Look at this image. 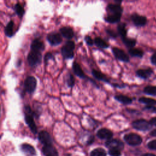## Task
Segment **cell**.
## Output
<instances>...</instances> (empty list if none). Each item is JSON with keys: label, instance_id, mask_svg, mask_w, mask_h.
<instances>
[{"label": "cell", "instance_id": "f546056e", "mask_svg": "<svg viewBox=\"0 0 156 156\" xmlns=\"http://www.w3.org/2000/svg\"><path fill=\"white\" fill-rule=\"evenodd\" d=\"M91 156H106L107 154L104 149L102 148H97L91 151Z\"/></svg>", "mask_w": 156, "mask_h": 156}, {"label": "cell", "instance_id": "4dcf8cb0", "mask_svg": "<svg viewBox=\"0 0 156 156\" xmlns=\"http://www.w3.org/2000/svg\"><path fill=\"white\" fill-rule=\"evenodd\" d=\"M15 11H16V13H17V15L20 17H22L24 13V10L23 6L21 5V4H20L19 2L16 3L15 5Z\"/></svg>", "mask_w": 156, "mask_h": 156}, {"label": "cell", "instance_id": "f1b7e54d", "mask_svg": "<svg viewBox=\"0 0 156 156\" xmlns=\"http://www.w3.org/2000/svg\"><path fill=\"white\" fill-rule=\"evenodd\" d=\"M94 43L96 46L101 48H107L108 47V44L101 38L96 37L94 39Z\"/></svg>", "mask_w": 156, "mask_h": 156}, {"label": "cell", "instance_id": "9a60e30c", "mask_svg": "<svg viewBox=\"0 0 156 156\" xmlns=\"http://www.w3.org/2000/svg\"><path fill=\"white\" fill-rule=\"evenodd\" d=\"M44 45L43 41H41L40 39L38 38H35L34 39L30 45V49L31 50L34 51H41L44 49Z\"/></svg>", "mask_w": 156, "mask_h": 156}, {"label": "cell", "instance_id": "83f0119b", "mask_svg": "<svg viewBox=\"0 0 156 156\" xmlns=\"http://www.w3.org/2000/svg\"><path fill=\"white\" fill-rule=\"evenodd\" d=\"M118 31L119 34L121 35V38L126 37L127 35V30L126 26L125 23H121L118 26Z\"/></svg>", "mask_w": 156, "mask_h": 156}, {"label": "cell", "instance_id": "5b68a950", "mask_svg": "<svg viewBox=\"0 0 156 156\" xmlns=\"http://www.w3.org/2000/svg\"><path fill=\"white\" fill-rule=\"evenodd\" d=\"M37 86V80L36 79L32 76L27 77V78L24 80V88L25 90L29 93H33Z\"/></svg>", "mask_w": 156, "mask_h": 156}, {"label": "cell", "instance_id": "1f68e13d", "mask_svg": "<svg viewBox=\"0 0 156 156\" xmlns=\"http://www.w3.org/2000/svg\"><path fill=\"white\" fill-rule=\"evenodd\" d=\"M108 154L110 156H121V151L118 149H109Z\"/></svg>", "mask_w": 156, "mask_h": 156}, {"label": "cell", "instance_id": "f35d334b", "mask_svg": "<svg viewBox=\"0 0 156 156\" xmlns=\"http://www.w3.org/2000/svg\"><path fill=\"white\" fill-rule=\"evenodd\" d=\"M106 32H107V33L109 35H110L111 37H116V34L114 32V31H113V30H110V29H107L106 30Z\"/></svg>", "mask_w": 156, "mask_h": 156}, {"label": "cell", "instance_id": "d6986e66", "mask_svg": "<svg viewBox=\"0 0 156 156\" xmlns=\"http://www.w3.org/2000/svg\"><path fill=\"white\" fill-rule=\"evenodd\" d=\"M73 71L74 72V73L79 77L84 78L85 77V75L83 70L82 69L80 66L76 62H74V63L73 64Z\"/></svg>", "mask_w": 156, "mask_h": 156}, {"label": "cell", "instance_id": "8d00e7d4", "mask_svg": "<svg viewBox=\"0 0 156 156\" xmlns=\"http://www.w3.org/2000/svg\"><path fill=\"white\" fill-rule=\"evenodd\" d=\"M85 41H86L87 44L88 45H93V40L89 35H86L85 37Z\"/></svg>", "mask_w": 156, "mask_h": 156}, {"label": "cell", "instance_id": "8fae6325", "mask_svg": "<svg viewBox=\"0 0 156 156\" xmlns=\"http://www.w3.org/2000/svg\"><path fill=\"white\" fill-rule=\"evenodd\" d=\"M154 70L151 68H147L146 69H139L136 71V74L138 77L143 79H147L153 74Z\"/></svg>", "mask_w": 156, "mask_h": 156}, {"label": "cell", "instance_id": "44dd1931", "mask_svg": "<svg viewBox=\"0 0 156 156\" xmlns=\"http://www.w3.org/2000/svg\"><path fill=\"white\" fill-rule=\"evenodd\" d=\"M129 54L132 57L142 58L144 55V52L140 48H131L129 49Z\"/></svg>", "mask_w": 156, "mask_h": 156}, {"label": "cell", "instance_id": "ac0fdd59", "mask_svg": "<svg viewBox=\"0 0 156 156\" xmlns=\"http://www.w3.org/2000/svg\"><path fill=\"white\" fill-rule=\"evenodd\" d=\"M22 151L28 155H34L35 154V150L33 146L29 144H23L21 146Z\"/></svg>", "mask_w": 156, "mask_h": 156}, {"label": "cell", "instance_id": "7402d4cb", "mask_svg": "<svg viewBox=\"0 0 156 156\" xmlns=\"http://www.w3.org/2000/svg\"><path fill=\"white\" fill-rule=\"evenodd\" d=\"M92 74L93 75V76L96 78L98 80H102L105 82H109V80L108 79V78L106 77V76L105 74H104L103 73H101L100 71L96 70V69H93L92 70Z\"/></svg>", "mask_w": 156, "mask_h": 156}, {"label": "cell", "instance_id": "cb8c5ba5", "mask_svg": "<svg viewBox=\"0 0 156 156\" xmlns=\"http://www.w3.org/2000/svg\"><path fill=\"white\" fill-rule=\"evenodd\" d=\"M138 101L140 103L144 104L146 105H156V99L151 98L141 97L138 99Z\"/></svg>", "mask_w": 156, "mask_h": 156}, {"label": "cell", "instance_id": "30bf717a", "mask_svg": "<svg viewBox=\"0 0 156 156\" xmlns=\"http://www.w3.org/2000/svg\"><path fill=\"white\" fill-rule=\"evenodd\" d=\"M47 40L51 45H57L60 44L62 38L58 33H51L47 35Z\"/></svg>", "mask_w": 156, "mask_h": 156}, {"label": "cell", "instance_id": "e575fe53", "mask_svg": "<svg viewBox=\"0 0 156 156\" xmlns=\"http://www.w3.org/2000/svg\"><path fill=\"white\" fill-rule=\"evenodd\" d=\"M147 147L151 150H156V140L149 141L147 144Z\"/></svg>", "mask_w": 156, "mask_h": 156}, {"label": "cell", "instance_id": "60d3db41", "mask_svg": "<svg viewBox=\"0 0 156 156\" xmlns=\"http://www.w3.org/2000/svg\"><path fill=\"white\" fill-rule=\"evenodd\" d=\"M150 135H151L152 136H156V129L152 130L150 132Z\"/></svg>", "mask_w": 156, "mask_h": 156}, {"label": "cell", "instance_id": "b9f144b4", "mask_svg": "<svg viewBox=\"0 0 156 156\" xmlns=\"http://www.w3.org/2000/svg\"><path fill=\"white\" fill-rule=\"evenodd\" d=\"M141 156H156L155 155L153 154H149V153H146V154H144L143 155H142Z\"/></svg>", "mask_w": 156, "mask_h": 156}, {"label": "cell", "instance_id": "6da1fadb", "mask_svg": "<svg viewBox=\"0 0 156 156\" xmlns=\"http://www.w3.org/2000/svg\"><path fill=\"white\" fill-rule=\"evenodd\" d=\"M75 48L74 42L68 41L62 48V54L65 59L72 58L74 57V49Z\"/></svg>", "mask_w": 156, "mask_h": 156}, {"label": "cell", "instance_id": "9c48e42d", "mask_svg": "<svg viewBox=\"0 0 156 156\" xmlns=\"http://www.w3.org/2000/svg\"><path fill=\"white\" fill-rule=\"evenodd\" d=\"M105 145L109 149L115 148V149H118L121 151V149H122L124 148L123 143L121 141L117 140V139H110V140H108L105 143Z\"/></svg>", "mask_w": 156, "mask_h": 156}, {"label": "cell", "instance_id": "8992f818", "mask_svg": "<svg viewBox=\"0 0 156 156\" xmlns=\"http://www.w3.org/2000/svg\"><path fill=\"white\" fill-rule=\"evenodd\" d=\"M131 20L133 24L136 26H144L146 24L147 20L146 16L138 15L137 13H133L131 16Z\"/></svg>", "mask_w": 156, "mask_h": 156}, {"label": "cell", "instance_id": "484cf974", "mask_svg": "<svg viewBox=\"0 0 156 156\" xmlns=\"http://www.w3.org/2000/svg\"><path fill=\"white\" fill-rule=\"evenodd\" d=\"M122 40L123 43L125 44V45L127 47L129 48L130 49L133 48L135 46V44L136 43V40L135 39L129 38L127 37L122 38Z\"/></svg>", "mask_w": 156, "mask_h": 156}, {"label": "cell", "instance_id": "2e32d148", "mask_svg": "<svg viewBox=\"0 0 156 156\" xmlns=\"http://www.w3.org/2000/svg\"><path fill=\"white\" fill-rule=\"evenodd\" d=\"M107 9L111 14H122V8L119 4H109Z\"/></svg>", "mask_w": 156, "mask_h": 156}, {"label": "cell", "instance_id": "4fadbf2b", "mask_svg": "<svg viewBox=\"0 0 156 156\" xmlns=\"http://www.w3.org/2000/svg\"><path fill=\"white\" fill-rule=\"evenodd\" d=\"M24 119H25V121H26V124H27V126H29V127L30 128V129L32 132V133H36L37 132V126L34 122V118L32 117V116L30 115L26 114Z\"/></svg>", "mask_w": 156, "mask_h": 156}, {"label": "cell", "instance_id": "7c38bea8", "mask_svg": "<svg viewBox=\"0 0 156 156\" xmlns=\"http://www.w3.org/2000/svg\"><path fill=\"white\" fill-rule=\"evenodd\" d=\"M96 135L98 137L101 139H105L108 140H110L113 136L112 132H111L110 130L105 128H102L99 129Z\"/></svg>", "mask_w": 156, "mask_h": 156}, {"label": "cell", "instance_id": "836d02e7", "mask_svg": "<svg viewBox=\"0 0 156 156\" xmlns=\"http://www.w3.org/2000/svg\"><path fill=\"white\" fill-rule=\"evenodd\" d=\"M67 83L69 87H73L74 85V76L71 74L69 75V77L68 78Z\"/></svg>", "mask_w": 156, "mask_h": 156}, {"label": "cell", "instance_id": "e0dca14e", "mask_svg": "<svg viewBox=\"0 0 156 156\" xmlns=\"http://www.w3.org/2000/svg\"><path fill=\"white\" fill-rule=\"evenodd\" d=\"M60 32L62 35L67 39H70L74 36V31L70 27H63L60 29Z\"/></svg>", "mask_w": 156, "mask_h": 156}, {"label": "cell", "instance_id": "d590c367", "mask_svg": "<svg viewBox=\"0 0 156 156\" xmlns=\"http://www.w3.org/2000/svg\"><path fill=\"white\" fill-rule=\"evenodd\" d=\"M54 58V56L52 55V54L51 52H47L45 55H44V62L45 63H47L48 61L50 59H53Z\"/></svg>", "mask_w": 156, "mask_h": 156}, {"label": "cell", "instance_id": "ab89813d", "mask_svg": "<svg viewBox=\"0 0 156 156\" xmlns=\"http://www.w3.org/2000/svg\"><path fill=\"white\" fill-rule=\"evenodd\" d=\"M149 122L152 124V126H156V117H153L149 120Z\"/></svg>", "mask_w": 156, "mask_h": 156}, {"label": "cell", "instance_id": "603a6c76", "mask_svg": "<svg viewBox=\"0 0 156 156\" xmlns=\"http://www.w3.org/2000/svg\"><path fill=\"white\" fill-rule=\"evenodd\" d=\"M121 14H110L105 18V21L110 23H115L120 21Z\"/></svg>", "mask_w": 156, "mask_h": 156}, {"label": "cell", "instance_id": "52a82bcc", "mask_svg": "<svg viewBox=\"0 0 156 156\" xmlns=\"http://www.w3.org/2000/svg\"><path fill=\"white\" fill-rule=\"evenodd\" d=\"M112 52L115 55V57L124 62H129V57L128 55L122 49L118 48H113L112 49Z\"/></svg>", "mask_w": 156, "mask_h": 156}, {"label": "cell", "instance_id": "3957f363", "mask_svg": "<svg viewBox=\"0 0 156 156\" xmlns=\"http://www.w3.org/2000/svg\"><path fill=\"white\" fill-rule=\"evenodd\" d=\"M27 62L30 66H35L40 63L41 54L40 51L30 50L27 55Z\"/></svg>", "mask_w": 156, "mask_h": 156}, {"label": "cell", "instance_id": "74e56055", "mask_svg": "<svg viewBox=\"0 0 156 156\" xmlns=\"http://www.w3.org/2000/svg\"><path fill=\"white\" fill-rule=\"evenodd\" d=\"M151 62L153 65H155L156 66V52L153 54L151 57Z\"/></svg>", "mask_w": 156, "mask_h": 156}, {"label": "cell", "instance_id": "ffe728a7", "mask_svg": "<svg viewBox=\"0 0 156 156\" xmlns=\"http://www.w3.org/2000/svg\"><path fill=\"white\" fill-rule=\"evenodd\" d=\"M115 99L118 101L124 104H130L132 102V99L129 96L123 94H118L115 96Z\"/></svg>", "mask_w": 156, "mask_h": 156}, {"label": "cell", "instance_id": "7a4b0ae2", "mask_svg": "<svg viewBox=\"0 0 156 156\" xmlns=\"http://www.w3.org/2000/svg\"><path fill=\"white\" fill-rule=\"evenodd\" d=\"M132 127L140 131H147L152 128V124L149 122V121L144 119H139L135 120L132 123Z\"/></svg>", "mask_w": 156, "mask_h": 156}, {"label": "cell", "instance_id": "ba28073f", "mask_svg": "<svg viewBox=\"0 0 156 156\" xmlns=\"http://www.w3.org/2000/svg\"><path fill=\"white\" fill-rule=\"evenodd\" d=\"M38 139L40 141L44 144V146L52 145V140L48 132L44 130L41 131L38 134Z\"/></svg>", "mask_w": 156, "mask_h": 156}, {"label": "cell", "instance_id": "d6a6232c", "mask_svg": "<svg viewBox=\"0 0 156 156\" xmlns=\"http://www.w3.org/2000/svg\"><path fill=\"white\" fill-rule=\"evenodd\" d=\"M143 109L149 112L150 113H156V107L155 105H146L144 107Z\"/></svg>", "mask_w": 156, "mask_h": 156}, {"label": "cell", "instance_id": "277c9868", "mask_svg": "<svg viewBox=\"0 0 156 156\" xmlns=\"http://www.w3.org/2000/svg\"><path fill=\"white\" fill-rule=\"evenodd\" d=\"M124 140L130 146H137L140 144L142 142V138L139 135L135 133H130L125 135Z\"/></svg>", "mask_w": 156, "mask_h": 156}, {"label": "cell", "instance_id": "4316f807", "mask_svg": "<svg viewBox=\"0 0 156 156\" xmlns=\"http://www.w3.org/2000/svg\"><path fill=\"white\" fill-rule=\"evenodd\" d=\"M144 93L151 95L156 96V86L155 85H147L144 88Z\"/></svg>", "mask_w": 156, "mask_h": 156}, {"label": "cell", "instance_id": "d4e9b609", "mask_svg": "<svg viewBox=\"0 0 156 156\" xmlns=\"http://www.w3.org/2000/svg\"><path fill=\"white\" fill-rule=\"evenodd\" d=\"M13 21H10L6 25V26L4 28V32L5 34L7 36V37H12L13 35Z\"/></svg>", "mask_w": 156, "mask_h": 156}, {"label": "cell", "instance_id": "5bb4252c", "mask_svg": "<svg viewBox=\"0 0 156 156\" xmlns=\"http://www.w3.org/2000/svg\"><path fill=\"white\" fill-rule=\"evenodd\" d=\"M42 152L45 156H58L57 150L52 145L44 146L42 148Z\"/></svg>", "mask_w": 156, "mask_h": 156}]
</instances>
